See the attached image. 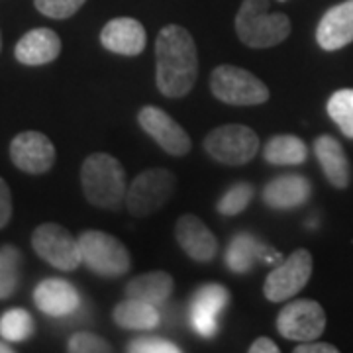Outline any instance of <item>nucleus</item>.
<instances>
[{
	"instance_id": "26",
	"label": "nucleus",
	"mask_w": 353,
	"mask_h": 353,
	"mask_svg": "<svg viewBox=\"0 0 353 353\" xmlns=\"http://www.w3.org/2000/svg\"><path fill=\"white\" fill-rule=\"evenodd\" d=\"M22 253L14 245L0 248V301L10 299L20 283Z\"/></svg>"
},
{
	"instance_id": "20",
	"label": "nucleus",
	"mask_w": 353,
	"mask_h": 353,
	"mask_svg": "<svg viewBox=\"0 0 353 353\" xmlns=\"http://www.w3.org/2000/svg\"><path fill=\"white\" fill-rule=\"evenodd\" d=\"M314 153L322 173L334 189H347L352 183V165L345 150L334 136H318L314 139Z\"/></svg>"
},
{
	"instance_id": "25",
	"label": "nucleus",
	"mask_w": 353,
	"mask_h": 353,
	"mask_svg": "<svg viewBox=\"0 0 353 353\" xmlns=\"http://www.w3.org/2000/svg\"><path fill=\"white\" fill-rule=\"evenodd\" d=\"M36 322L24 308H10L0 316V336L10 343H20L32 338Z\"/></svg>"
},
{
	"instance_id": "10",
	"label": "nucleus",
	"mask_w": 353,
	"mask_h": 353,
	"mask_svg": "<svg viewBox=\"0 0 353 353\" xmlns=\"http://www.w3.org/2000/svg\"><path fill=\"white\" fill-rule=\"evenodd\" d=\"M326 328V312L310 299H301L285 304L277 316V332L292 341L318 340Z\"/></svg>"
},
{
	"instance_id": "14",
	"label": "nucleus",
	"mask_w": 353,
	"mask_h": 353,
	"mask_svg": "<svg viewBox=\"0 0 353 353\" xmlns=\"http://www.w3.org/2000/svg\"><path fill=\"white\" fill-rule=\"evenodd\" d=\"M176 243L196 263H210L218 253V240L199 216L183 214L175 226Z\"/></svg>"
},
{
	"instance_id": "3",
	"label": "nucleus",
	"mask_w": 353,
	"mask_h": 353,
	"mask_svg": "<svg viewBox=\"0 0 353 353\" xmlns=\"http://www.w3.org/2000/svg\"><path fill=\"white\" fill-rule=\"evenodd\" d=\"M236 32L243 46L267 50L289 38L290 20L287 14L271 12L269 0H243L236 14Z\"/></svg>"
},
{
	"instance_id": "33",
	"label": "nucleus",
	"mask_w": 353,
	"mask_h": 353,
	"mask_svg": "<svg viewBox=\"0 0 353 353\" xmlns=\"http://www.w3.org/2000/svg\"><path fill=\"white\" fill-rule=\"evenodd\" d=\"M340 350L326 341H301V345L294 347V353H338Z\"/></svg>"
},
{
	"instance_id": "16",
	"label": "nucleus",
	"mask_w": 353,
	"mask_h": 353,
	"mask_svg": "<svg viewBox=\"0 0 353 353\" xmlns=\"http://www.w3.org/2000/svg\"><path fill=\"white\" fill-rule=\"evenodd\" d=\"M34 303L43 314L63 318L75 314L79 310L81 294L65 279H43L34 290Z\"/></svg>"
},
{
	"instance_id": "30",
	"label": "nucleus",
	"mask_w": 353,
	"mask_h": 353,
	"mask_svg": "<svg viewBox=\"0 0 353 353\" xmlns=\"http://www.w3.org/2000/svg\"><path fill=\"white\" fill-rule=\"evenodd\" d=\"M87 0H36V8L53 20H65L81 10Z\"/></svg>"
},
{
	"instance_id": "4",
	"label": "nucleus",
	"mask_w": 353,
	"mask_h": 353,
	"mask_svg": "<svg viewBox=\"0 0 353 353\" xmlns=\"http://www.w3.org/2000/svg\"><path fill=\"white\" fill-rule=\"evenodd\" d=\"M77 240L81 261L99 277L118 279L130 271L132 257L126 245L118 238L101 230H87Z\"/></svg>"
},
{
	"instance_id": "24",
	"label": "nucleus",
	"mask_w": 353,
	"mask_h": 353,
	"mask_svg": "<svg viewBox=\"0 0 353 353\" xmlns=\"http://www.w3.org/2000/svg\"><path fill=\"white\" fill-rule=\"evenodd\" d=\"M263 157L267 163L277 167L303 165L308 159V148L301 138L281 134V136H273L265 143Z\"/></svg>"
},
{
	"instance_id": "32",
	"label": "nucleus",
	"mask_w": 353,
	"mask_h": 353,
	"mask_svg": "<svg viewBox=\"0 0 353 353\" xmlns=\"http://www.w3.org/2000/svg\"><path fill=\"white\" fill-rule=\"evenodd\" d=\"M12 218V194L8 189V183L0 176V230L8 226Z\"/></svg>"
},
{
	"instance_id": "12",
	"label": "nucleus",
	"mask_w": 353,
	"mask_h": 353,
	"mask_svg": "<svg viewBox=\"0 0 353 353\" xmlns=\"http://www.w3.org/2000/svg\"><path fill=\"white\" fill-rule=\"evenodd\" d=\"M230 303V292L218 283H206L194 290L189 304V320L192 330L202 338H214L218 332V316Z\"/></svg>"
},
{
	"instance_id": "31",
	"label": "nucleus",
	"mask_w": 353,
	"mask_h": 353,
	"mask_svg": "<svg viewBox=\"0 0 353 353\" xmlns=\"http://www.w3.org/2000/svg\"><path fill=\"white\" fill-rule=\"evenodd\" d=\"M130 353H181L183 350L173 341L163 338H153V336H141L128 343L126 347Z\"/></svg>"
},
{
	"instance_id": "21",
	"label": "nucleus",
	"mask_w": 353,
	"mask_h": 353,
	"mask_svg": "<svg viewBox=\"0 0 353 353\" xmlns=\"http://www.w3.org/2000/svg\"><path fill=\"white\" fill-rule=\"evenodd\" d=\"M61 53V39L50 28H36L26 32L16 43L14 55L24 65H46L57 59Z\"/></svg>"
},
{
	"instance_id": "19",
	"label": "nucleus",
	"mask_w": 353,
	"mask_h": 353,
	"mask_svg": "<svg viewBox=\"0 0 353 353\" xmlns=\"http://www.w3.org/2000/svg\"><path fill=\"white\" fill-rule=\"evenodd\" d=\"M312 194V183L303 175H281L263 189V202L273 210H292L306 204Z\"/></svg>"
},
{
	"instance_id": "8",
	"label": "nucleus",
	"mask_w": 353,
	"mask_h": 353,
	"mask_svg": "<svg viewBox=\"0 0 353 353\" xmlns=\"http://www.w3.org/2000/svg\"><path fill=\"white\" fill-rule=\"evenodd\" d=\"M312 265V255L308 250H294L267 275L263 285L265 299L271 303H285L294 299L310 281Z\"/></svg>"
},
{
	"instance_id": "23",
	"label": "nucleus",
	"mask_w": 353,
	"mask_h": 353,
	"mask_svg": "<svg viewBox=\"0 0 353 353\" xmlns=\"http://www.w3.org/2000/svg\"><path fill=\"white\" fill-rule=\"evenodd\" d=\"M116 326L122 330H155L161 322V314L155 304L143 303L138 299L126 296L122 303L116 304L112 312Z\"/></svg>"
},
{
	"instance_id": "18",
	"label": "nucleus",
	"mask_w": 353,
	"mask_h": 353,
	"mask_svg": "<svg viewBox=\"0 0 353 353\" xmlns=\"http://www.w3.org/2000/svg\"><path fill=\"white\" fill-rule=\"evenodd\" d=\"M101 43L104 46V50L118 53V55L134 57L145 50V43H148L145 28L139 24L136 18H128V16L114 18L102 28Z\"/></svg>"
},
{
	"instance_id": "6",
	"label": "nucleus",
	"mask_w": 353,
	"mask_h": 353,
	"mask_svg": "<svg viewBox=\"0 0 353 353\" xmlns=\"http://www.w3.org/2000/svg\"><path fill=\"white\" fill-rule=\"evenodd\" d=\"M173 192H175V175L169 169L163 167L145 169L128 187V210L136 218L152 216L163 208L173 196Z\"/></svg>"
},
{
	"instance_id": "34",
	"label": "nucleus",
	"mask_w": 353,
	"mask_h": 353,
	"mask_svg": "<svg viewBox=\"0 0 353 353\" xmlns=\"http://www.w3.org/2000/svg\"><path fill=\"white\" fill-rule=\"evenodd\" d=\"M250 353H279V345L269 338H257L250 345Z\"/></svg>"
},
{
	"instance_id": "7",
	"label": "nucleus",
	"mask_w": 353,
	"mask_h": 353,
	"mask_svg": "<svg viewBox=\"0 0 353 353\" xmlns=\"http://www.w3.org/2000/svg\"><path fill=\"white\" fill-rule=\"evenodd\" d=\"M206 153L222 165L240 167L252 161L259 152V136L250 126L226 124L214 128L204 138Z\"/></svg>"
},
{
	"instance_id": "17",
	"label": "nucleus",
	"mask_w": 353,
	"mask_h": 353,
	"mask_svg": "<svg viewBox=\"0 0 353 353\" xmlns=\"http://www.w3.org/2000/svg\"><path fill=\"white\" fill-rule=\"evenodd\" d=\"M283 261L281 253L265 245L252 234H236L226 250V265L232 273H250L257 263Z\"/></svg>"
},
{
	"instance_id": "13",
	"label": "nucleus",
	"mask_w": 353,
	"mask_h": 353,
	"mask_svg": "<svg viewBox=\"0 0 353 353\" xmlns=\"http://www.w3.org/2000/svg\"><path fill=\"white\" fill-rule=\"evenodd\" d=\"M10 157L20 171L41 175L55 163V148L51 139L39 132H22L10 143Z\"/></svg>"
},
{
	"instance_id": "27",
	"label": "nucleus",
	"mask_w": 353,
	"mask_h": 353,
	"mask_svg": "<svg viewBox=\"0 0 353 353\" xmlns=\"http://www.w3.org/2000/svg\"><path fill=\"white\" fill-rule=\"evenodd\" d=\"M328 116L345 138L353 139V88H341L330 97Z\"/></svg>"
},
{
	"instance_id": "29",
	"label": "nucleus",
	"mask_w": 353,
	"mask_h": 353,
	"mask_svg": "<svg viewBox=\"0 0 353 353\" xmlns=\"http://www.w3.org/2000/svg\"><path fill=\"white\" fill-rule=\"evenodd\" d=\"M67 350L71 353H108L112 352V345L92 332H77L71 336Z\"/></svg>"
},
{
	"instance_id": "36",
	"label": "nucleus",
	"mask_w": 353,
	"mask_h": 353,
	"mask_svg": "<svg viewBox=\"0 0 353 353\" xmlns=\"http://www.w3.org/2000/svg\"><path fill=\"white\" fill-rule=\"evenodd\" d=\"M0 48H2V38H0Z\"/></svg>"
},
{
	"instance_id": "9",
	"label": "nucleus",
	"mask_w": 353,
	"mask_h": 353,
	"mask_svg": "<svg viewBox=\"0 0 353 353\" xmlns=\"http://www.w3.org/2000/svg\"><path fill=\"white\" fill-rule=\"evenodd\" d=\"M32 248L39 257L59 271H73L81 261L79 240L59 224H41L32 234Z\"/></svg>"
},
{
	"instance_id": "5",
	"label": "nucleus",
	"mask_w": 353,
	"mask_h": 353,
	"mask_svg": "<svg viewBox=\"0 0 353 353\" xmlns=\"http://www.w3.org/2000/svg\"><path fill=\"white\" fill-rule=\"evenodd\" d=\"M210 90L218 101L232 106H257L269 101L263 81L236 65L216 67L210 75Z\"/></svg>"
},
{
	"instance_id": "11",
	"label": "nucleus",
	"mask_w": 353,
	"mask_h": 353,
	"mask_svg": "<svg viewBox=\"0 0 353 353\" xmlns=\"http://www.w3.org/2000/svg\"><path fill=\"white\" fill-rule=\"evenodd\" d=\"M139 128L169 155L183 157L190 152V138L185 128L157 106H143L138 112Z\"/></svg>"
},
{
	"instance_id": "28",
	"label": "nucleus",
	"mask_w": 353,
	"mask_h": 353,
	"mask_svg": "<svg viewBox=\"0 0 353 353\" xmlns=\"http://www.w3.org/2000/svg\"><path fill=\"white\" fill-rule=\"evenodd\" d=\"M253 185L250 183H236L218 199L216 210L222 216H238L241 214L253 201Z\"/></svg>"
},
{
	"instance_id": "22",
	"label": "nucleus",
	"mask_w": 353,
	"mask_h": 353,
	"mask_svg": "<svg viewBox=\"0 0 353 353\" xmlns=\"http://www.w3.org/2000/svg\"><path fill=\"white\" fill-rule=\"evenodd\" d=\"M173 289H175V281L169 273L152 271V273H143V275L130 279L126 289H124V294L130 299H138L143 303L161 306L167 303Z\"/></svg>"
},
{
	"instance_id": "35",
	"label": "nucleus",
	"mask_w": 353,
	"mask_h": 353,
	"mask_svg": "<svg viewBox=\"0 0 353 353\" xmlns=\"http://www.w3.org/2000/svg\"><path fill=\"white\" fill-rule=\"evenodd\" d=\"M14 350L10 347V345H4L2 341H0V353H12Z\"/></svg>"
},
{
	"instance_id": "2",
	"label": "nucleus",
	"mask_w": 353,
	"mask_h": 353,
	"mask_svg": "<svg viewBox=\"0 0 353 353\" xmlns=\"http://www.w3.org/2000/svg\"><path fill=\"white\" fill-rule=\"evenodd\" d=\"M81 187L88 204L116 210L128 194L124 167L108 153H92L81 167Z\"/></svg>"
},
{
	"instance_id": "1",
	"label": "nucleus",
	"mask_w": 353,
	"mask_h": 353,
	"mask_svg": "<svg viewBox=\"0 0 353 353\" xmlns=\"http://www.w3.org/2000/svg\"><path fill=\"white\" fill-rule=\"evenodd\" d=\"M155 85L167 99L189 94L199 77L194 39L183 26H165L155 39Z\"/></svg>"
},
{
	"instance_id": "15",
	"label": "nucleus",
	"mask_w": 353,
	"mask_h": 353,
	"mask_svg": "<svg viewBox=\"0 0 353 353\" xmlns=\"http://www.w3.org/2000/svg\"><path fill=\"white\" fill-rule=\"evenodd\" d=\"M316 41L324 51H338L353 41V0H343L322 16Z\"/></svg>"
}]
</instances>
